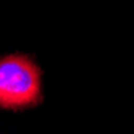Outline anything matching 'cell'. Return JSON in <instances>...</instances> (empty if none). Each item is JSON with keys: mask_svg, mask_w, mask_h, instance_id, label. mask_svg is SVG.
<instances>
[{"mask_svg": "<svg viewBox=\"0 0 134 134\" xmlns=\"http://www.w3.org/2000/svg\"><path fill=\"white\" fill-rule=\"evenodd\" d=\"M44 100L42 70L27 55L12 53L0 58V110L23 111Z\"/></svg>", "mask_w": 134, "mask_h": 134, "instance_id": "1", "label": "cell"}]
</instances>
